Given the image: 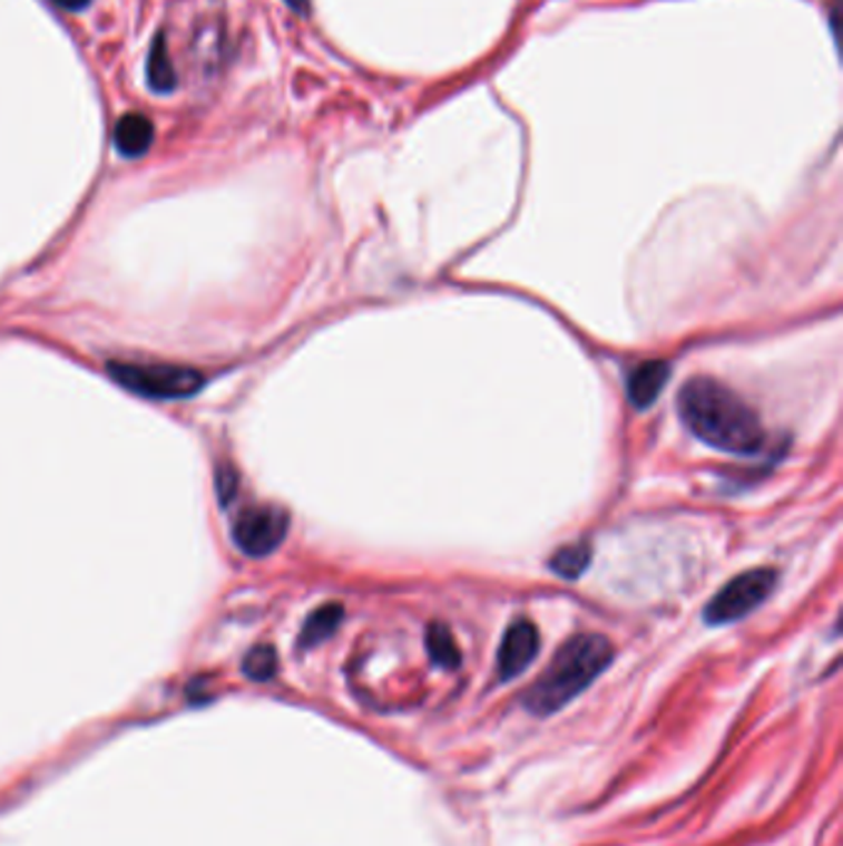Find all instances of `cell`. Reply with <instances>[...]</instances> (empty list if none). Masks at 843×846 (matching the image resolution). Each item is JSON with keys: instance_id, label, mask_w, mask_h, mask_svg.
Wrapping results in <instances>:
<instances>
[{"instance_id": "6da1fadb", "label": "cell", "mask_w": 843, "mask_h": 846, "mask_svg": "<svg viewBox=\"0 0 843 846\" xmlns=\"http://www.w3.org/2000/svg\"><path fill=\"white\" fill-rule=\"evenodd\" d=\"M678 414L700 441L725 454H759L767 441L757 411L713 377L685 381L678 391Z\"/></svg>"}, {"instance_id": "7a4b0ae2", "label": "cell", "mask_w": 843, "mask_h": 846, "mask_svg": "<svg viewBox=\"0 0 843 846\" xmlns=\"http://www.w3.org/2000/svg\"><path fill=\"white\" fill-rule=\"evenodd\" d=\"M614 661L611 641L601 634H579L561 646L547 671L525 696L532 716H555L599 679Z\"/></svg>"}, {"instance_id": "3957f363", "label": "cell", "mask_w": 843, "mask_h": 846, "mask_svg": "<svg viewBox=\"0 0 843 846\" xmlns=\"http://www.w3.org/2000/svg\"><path fill=\"white\" fill-rule=\"evenodd\" d=\"M109 375L124 389L146 399H188L204 389V375L190 367L154 362H109Z\"/></svg>"}, {"instance_id": "277c9868", "label": "cell", "mask_w": 843, "mask_h": 846, "mask_svg": "<svg viewBox=\"0 0 843 846\" xmlns=\"http://www.w3.org/2000/svg\"><path fill=\"white\" fill-rule=\"evenodd\" d=\"M777 584V572L759 567L745 574H737L733 582H727L721 592L713 596V602L705 606V622L713 626L739 622L742 616L755 612L767 600Z\"/></svg>"}, {"instance_id": "5b68a950", "label": "cell", "mask_w": 843, "mask_h": 846, "mask_svg": "<svg viewBox=\"0 0 843 846\" xmlns=\"http://www.w3.org/2000/svg\"><path fill=\"white\" fill-rule=\"evenodd\" d=\"M290 517L275 505H253L235 517L233 543L247 557H267L283 545Z\"/></svg>"}, {"instance_id": "8992f818", "label": "cell", "mask_w": 843, "mask_h": 846, "mask_svg": "<svg viewBox=\"0 0 843 846\" xmlns=\"http://www.w3.org/2000/svg\"><path fill=\"white\" fill-rule=\"evenodd\" d=\"M539 653V631L527 619L517 622L504 631L502 644L498 651V673L500 681H512L527 671Z\"/></svg>"}, {"instance_id": "52a82bcc", "label": "cell", "mask_w": 843, "mask_h": 846, "mask_svg": "<svg viewBox=\"0 0 843 846\" xmlns=\"http://www.w3.org/2000/svg\"><path fill=\"white\" fill-rule=\"evenodd\" d=\"M668 379L670 364L663 362V359H650V362L638 364L631 371V377H628V401H631L636 409H648V406L658 399V393L666 387Z\"/></svg>"}, {"instance_id": "ba28073f", "label": "cell", "mask_w": 843, "mask_h": 846, "mask_svg": "<svg viewBox=\"0 0 843 846\" xmlns=\"http://www.w3.org/2000/svg\"><path fill=\"white\" fill-rule=\"evenodd\" d=\"M154 144V124L149 117L139 115V111H129L124 115L115 127V146L121 156L127 159H137L149 152Z\"/></svg>"}, {"instance_id": "9c48e42d", "label": "cell", "mask_w": 843, "mask_h": 846, "mask_svg": "<svg viewBox=\"0 0 843 846\" xmlns=\"http://www.w3.org/2000/svg\"><path fill=\"white\" fill-rule=\"evenodd\" d=\"M344 619V609L342 604H324L307 616L305 626L300 631V646L302 649H314L334 636V631L340 629Z\"/></svg>"}, {"instance_id": "30bf717a", "label": "cell", "mask_w": 843, "mask_h": 846, "mask_svg": "<svg viewBox=\"0 0 843 846\" xmlns=\"http://www.w3.org/2000/svg\"><path fill=\"white\" fill-rule=\"evenodd\" d=\"M146 80H149V87L154 89V93H159V95L171 93V89L176 87V70H174L171 55H168L166 38L161 36V32L154 38L149 60H146Z\"/></svg>"}, {"instance_id": "8fae6325", "label": "cell", "mask_w": 843, "mask_h": 846, "mask_svg": "<svg viewBox=\"0 0 843 846\" xmlns=\"http://www.w3.org/2000/svg\"><path fill=\"white\" fill-rule=\"evenodd\" d=\"M425 649H429L431 661L448 671L458 669L460 661H463L455 636L451 634V629L443 624H431L425 629Z\"/></svg>"}, {"instance_id": "7c38bea8", "label": "cell", "mask_w": 843, "mask_h": 846, "mask_svg": "<svg viewBox=\"0 0 843 846\" xmlns=\"http://www.w3.org/2000/svg\"><path fill=\"white\" fill-rule=\"evenodd\" d=\"M591 560V547L587 543H577V545H567L555 552V557L549 560V567L555 570V574L565 580H579L584 570L589 567Z\"/></svg>"}, {"instance_id": "4fadbf2b", "label": "cell", "mask_w": 843, "mask_h": 846, "mask_svg": "<svg viewBox=\"0 0 843 846\" xmlns=\"http://www.w3.org/2000/svg\"><path fill=\"white\" fill-rule=\"evenodd\" d=\"M243 673L253 681H269L277 673V653L273 646H255L243 661Z\"/></svg>"}, {"instance_id": "5bb4252c", "label": "cell", "mask_w": 843, "mask_h": 846, "mask_svg": "<svg viewBox=\"0 0 843 846\" xmlns=\"http://www.w3.org/2000/svg\"><path fill=\"white\" fill-rule=\"evenodd\" d=\"M226 473H228V476H220L218 478V495H220V503L223 505H228L233 500V495H235V476H233L231 470H226Z\"/></svg>"}, {"instance_id": "9a60e30c", "label": "cell", "mask_w": 843, "mask_h": 846, "mask_svg": "<svg viewBox=\"0 0 843 846\" xmlns=\"http://www.w3.org/2000/svg\"><path fill=\"white\" fill-rule=\"evenodd\" d=\"M52 3L65 8V10H82V8H87L89 3H92V0H52Z\"/></svg>"}, {"instance_id": "2e32d148", "label": "cell", "mask_w": 843, "mask_h": 846, "mask_svg": "<svg viewBox=\"0 0 843 846\" xmlns=\"http://www.w3.org/2000/svg\"><path fill=\"white\" fill-rule=\"evenodd\" d=\"M290 8H295L297 13H307V0H287Z\"/></svg>"}]
</instances>
